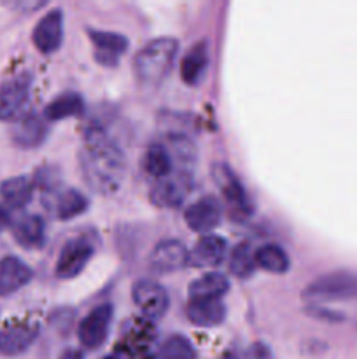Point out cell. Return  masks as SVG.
Instances as JSON below:
<instances>
[{
  "label": "cell",
  "instance_id": "cell-1",
  "mask_svg": "<svg viewBox=\"0 0 357 359\" xmlns=\"http://www.w3.org/2000/svg\"><path fill=\"white\" fill-rule=\"evenodd\" d=\"M83 177L91 191L108 196L121 188L126 175V156L105 130L93 126L84 133L79 154Z\"/></svg>",
  "mask_w": 357,
  "mask_h": 359
},
{
  "label": "cell",
  "instance_id": "cell-2",
  "mask_svg": "<svg viewBox=\"0 0 357 359\" xmlns=\"http://www.w3.org/2000/svg\"><path fill=\"white\" fill-rule=\"evenodd\" d=\"M178 42L174 37H158L144 46L135 56V76L142 86L156 88L168 76L177 56Z\"/></svg>",
  "mask_w": 357,
  "mask_h": 359
},
{
  "label": "cell",
  "instance_id": "cell-3",
  "mask_svg": "<svg viewBox=\"0 0 357 359\" xmlns=\"http://www.w3.org/2000/svg\"><path fill=\"white\" fill-rule=\"evenodd\" d=\"M303 300L310 304L357 300V273L336 270L321 276L303 291Z\"/></svg>",
  "mask_w": 357,
  "mask_h": 359
},
{
  "label": "cell",
  "instance_id": "cell-4",
  "mask_svg": "<svg viewBox=\"0 0 357 359\" xmlns=\"http://www.w3.org/2000/svg\"><path fill=\"white\" fill-rule=\"evenodd\" d=\"M132 298L142 311L144 318L150 323H158L167 316L170 307V297L161 284L149 279H140L133 284Z\"/></svg>",
  "mask_w": 357,
  "mask_h": 359
},
{
  "label": "cell",
  "instance_id": "cell-5",
  "mask_svg": "<svg viewBox=\"0 0 357 359\" xmlns=\"http://www.w3.org/2000/svg\"><path fill=\"white\" fill-rule=\"evenodd\" d=\"M94 256V248L88 238L76 237L70 238L59 251L58 259H56L55 273L58 279H74L79 276L91 258Z\"/></svg>",
  "mask_w": 357,
  "mask_h": 359
},
{
  "label": "cell",
  "instance_id": "cell-6",
  "mask_svg": "<svg viewBox=\"0 0 357 359\" xmlns=\"http://www.w3.org/2000/svg\"><path fill=\"white\" fill-rule=\"evenodd\" d=\"M31 76L28 72H21L0 84V121L14 119L30 97Z\"/></svg>",
  "mask_w": 357,
  "mask_h": 359
},
{
  "label": "cell",
  "instance_id": "cell-7",
  "mask_svg": "<svg viewBox=\"0 0 357 359\" xmlns=\"http://www.w3.org/2000/svg\"><path fill=\"white\" fill-rule=\"evenodd\" d=\"M112 314H114V309L111 304H102L94 307L80 321L79 330H77L80 346L86 349H98L104 346L108 335V328H111Z\"/></svg>",
  "mask_w": 357,
  "mask_h": 359
},
{
  "label": "cell",
  "instance_id": "cell-8",
  "mask_svg": "<svg viewBox=\"0 0 357 359\" xmlns=\"http://www.w3.org/2000/svg\"><path fill=\"white\" fill-rule=\"evenodd\" d=\"M189 263V251L182 242L175 238L161 241L153 249L149 258L150 270L156 273H174Z\"/></svg>",
  "mask_w": 357,
  "mask_h": 359
},
{
  "label": "cell",
  "instance_id": "cell-9",
  "mask_svg": "<svg viewBox=\"0 0 357 359\" xmlns=\"http://www.w3.org/2000/svg\"><path fill=\"white\" fill-rule=\"evenodd\" d=\"M189 189V175L186 172L172 174L170 177L154 181L149 191V200L160 209H175L181 205Z\"/></svg>",
  "mask_w": 357,
  "mask_h": 359
},
{
  "label": "cell",
  "instance_id": "cell-10",
  "mask_svg": "<svg viewBox=\"0 0 357 359\" xmlns=\"http://www.w3.org/2000/svg\"><path fill=\"white\" fill-rule=\"evenodd\" d=\"M34 46L42 55L58 51L63 42V13L62 9H51L38 20L31 34Z\"/></svg>",
  "mask_w": 357,
  "mask_h": 359
},
{
  "label": "cell",
  "instance_id": "cell-11",
  "mask_svg": "<svg viewBox=\"0 0 357 359\" xmlns=\"http://www.w3.org/2000/svg\"><path fill=\"white\" fill-rule=\"evenodd\" d=\"M212 177L216 181L217 188L223 193L227 205L237 212H248V196L245 193L244 186L238 181L234 172L226 163H216L212 168Z\"/></svg>",
  "mask_w": 357,
  "mask_h": 359
},
{
  "label": "cell",
  "instance_id": "cell-12",
  "mask_svg": "<svg viewBox=\"0 0 357 359\" xmlns=\"http://www.w3.org/2000/svg\"><path fill=\"white\" fill-rule=\"evenodd\" d=\"M184 221L189 230L209 235V231L217 228L220 221L219 200L214 198V196H203L186 209Z\"/></svg>",
  "mask_w": 357,
  "mask_h": 359
},
{
  "label": "cell",
  "instance_id": "cell-13",
  "mask_svg": "<svg viewBox=\"0 0 357 359\" xmlns=\"http://www.w3.org/2000/svg\"><path fill=\"white\" fill-rule=\"evenodd\" d=\"M46 195V205L55 212V216L59 221H69L74 217L80 216L86 212L88 209V198L80 191L74 188L66 189H55V191L44 193Z\"/></svg>",
  "mask_w": 357,
  "mask_h": 359
},
{
  "label": "cell",
  "instance_id": "cell-14",
  "mask_svg": "<svg viewBox=\"0 0 357 359\" xmlns=\"http://www.w3.org/2000/svg\"><path fill=\"white\" fill-rule=\"evenodd\" d=\"M38 337V328L28 323H16L0 328V354L18 356L30 349Z\"/></svg>",
  "mask_w": 357,
  "mask_h": 359
},
{
  "label": "cell",
  "instance_id": "cell-15",
  "mask_svg": "<svg viewBox=\"0 0 357 359\" xmlns=\"http://www.w3.org/2000/svg\"><path fill=\"white\" fill-rule=\"evenodd\" d=\"M88 35H90L91 42L97 48L94 58L105 67L115 65L119 56L122 53H126V49H128V39L121 34H115V32L93 30V28H90Z\"/></svg>",
  "mask_w": 357,
  "mask_h": 359
},
{
  "label": "cell",
  "instance_id": "cell-16",
  "mask_svg": "<svg viewBox=\"0 0 357 359\" xmlns=\"http://www.w3.org/2000/svg\"><path fill=\"white\" fill-rule=\"evenodd\" d=\"M34 277L30 266L16 256L0 259V297H9L27 286Z\"/></svg>",
  "mask_w": 357,
  "mask_h": 359
},
{
  "label": "cell",
  "instance_id": "cell-17",
  "mask_svg": "<svg viewBox=\"0 0 357 359\" xmlns=\"http://www.w3.org/2000/svg\"><path fill=\"white\" fill-rule=\"evenodd\" d=\"M227 252L226 238L220 235H203L196 242L195 249L189 252V263H192L198 269L206 266H219L224 262Z\"/></svg>",
  "mask_w": 357,
  "mask_h": 359
},
{
  "label": "cell",
  "instance_id": "cell-18",
  "mask_svg": "<svg viewBox=\"0 0 357 359\" xmlns=\"http://www.w3.org/2000/svg\"><path fill=\"white\" fill-rule=\"evenodd\" d=\"M209 42L198 41L181 60V79L188 86H198L209 69Z\"/></svg>",
  "mask_w": 357,
  "mask_h": 359
},
{
  "label": "cell",
  "instance_id": "cell-19",
  "mask_svg": "<svg viewBox=\"0 0 357 359\" xmlns=\"http://www.w3.org/2000/svg\"><path fill=\"white\" fill-rule=\"evenodd\" d=\"M189 321L200 328H214L226 319V307L220 300H191L186 307Z\"/></svg>",
  "mask_w": 357,
  "mask_h": 359
},
{
  "label": "cell",
  "instance_id": "cell-20",
  "mask_svg": "<svg viewBox=\"0 0 357 359\" xmlns=\"http://www.w3.org/2000/svg\"><path fill=\"white\" fill-rule=\"evenodd\" d=\"M14 241L24 249H38L46 242V223L37 214H28L13 223Z\"/></svg>",
  "mask_w": 357,
  "mask_h": 359
},
{
  "label": "cell",
  "instance_id": "cell-21",
  "mask_svg": "<svg viewBox=\"0 0 357 359\" xmlns=\"http://www.w3.org/2000/svg\"><path fill=\"white\" fill-rule=\"evenodd\" d=\"M48 135V126L44 119L38 118L37 114H27L16 123L13 128V140L16 146L23 149H34L44 142Z\"/></svg>",
  "mask_w": 357,
  "mask_h": 359
},
{
  "label": "cell",
  "instance_id": "cell-22",
  "mask_svg": "<svg viewBox=\"0 0 357 359\" xmlns=\"http://www.w3.org/2000/svg\"><path fill=\"white\" fill-rule=\"evenodd\" d=\"M35 182L28 175H14L0 184V198L10 209H23L31 202Z\"/></svg>",
  "mask_w": 357,
  "mask_h": 359
},
{
  "label": "cell",
  "instance_id": "cell-23",
  "mask_svg": "<svg viewBox=\"0 0 357 359\" xmlns=\"http://www.w3.org/2000/svg\"><path fill=\"white\" fill-rule=\"evenodd\" d=\"M230 291V280L224 273L210 272L192 280L189 286L191 300H220Z\"/></svg>",
  "mask_w": 357,
  "mask_h": 359
},
{
  "label": "cell",
  "instance_id": "cell-24",
  "mask_svg": "<svg viewBox=\"0 0 357 359\" xmlns=\"http://www.w3.org/2000/svg\"><path fill=\"white\" fill-rule=\"evenodd\" d=\"M84 112V100L79 93L66 91L49 102L44 109V118L48 121H62L66 118H77Z\"/></svg>",
  "mask_w": 357,
  "mask_h": 359
},
{
  "label": "cell",
  "instance_id": "cell-25",
  "mask_svg": "<svg viewBox=\"0 0 357 359\" xmlns=\"http://www.w3.org/2000/svg\"><path fill=\"white\" fill-rule=\"evenodd\" d=\"M144 170L154 179L161 181L174 174V160L163 144H153L144 154Z\"/></svg>",
  "mask_w": 357,
  "mask_h": 359
},
{
  "label": "cell",
  "instance_id": "cell-26",
  "mask_svg": "<svg viewBox=\"0 0 357 359\" xmlns=\"http://www.w3.org/2000/svg\"><path fill=\"white\" fill-rule=\"evenodd\" d=\"M255 265L270 273H286L289 272L290 262L287 252L276 244H265L254 252Z\"/></svg>",
  "mask_w": 357,
  "mask_h": 359
},
{
  "label": "cell",
  "instance_id": "cell-27",
  "mask_svg": "<svg viewBox=\"0 0 357 359\" xmlns=\"http://www.w3.org/2000/svg\"><path fill=\"white\" fill-rule=\"evenodd\" d=\"M154 359H196V349L186 337L172 335L161 344Z\"/></svg>",
  "mask_w": 357,
  "mask_h": 359
},
{
  "label": "cell",
  "instance_id": "cell-28",
  "mask_svg": "<svg viewBox=\"0 0 357 359\" xmlns=\"http://www.w3.org/2000/svg\"><path fill=\"white\" fill-rule=\"evenodd\" d=\"M255 270V259L247 242L234 245L233 252L230 255V272L238 279H247Z\"/></svg>",
  "mask_w": 357,
  "mask_h": 359
},
{
  "label": "cell",
  "instance_id": "cell-29",
  "mask_svg": "<svg viewBox=\"0 0 357 359\" xmlns=\"http://www.w3.org/2000/svg\"><path fill=\"white\" fill-rule=\"evenodd\" d=\"M6 6L13 7V9L27 11V13H30V11H37L41 9V7H44L46 2H35V0H16V2H6Z\"/></svg>",
  "mask_w": 357,
  "mask_h": 359
},
{
  "label": "cell",
  "instance_id": "cell-30",
  "mask_svg": "<svg viewBox=\"0 0 357 359\" xmlns=\"http://www.w3.org/2000/svg\"><path fill=\"white\" fill-rule=\"evenodd\" d=\"M251 359H272V354H270V349L262 344H255L251 349Z\"/></svg>",
  "mask_w": 357,
  "mask_h": 359
},
{
  "label": "cell",
  "instance_id": "cell-31",
  "mask_svg": "<svg viewBox=\"0 0 357 359\" xmlns=\"http://www.w3.org/2000/svg\"><path fill=\"white\" fill-rule=\"evenodd\" d=\"M308 314L315 316V318H328V319H342V316H336L335 312H326L324 309H317V307H310Z\"/></svg>",
  "mask_w": 357,
  "mask_h": 359
},
{
  "label": "cell",
  "instance_id": "cell-32",
  "mask_svg": "<svg viewBox=\"0 0 357 359\" xmlns=\"http://www.w3.org/2000/svg\"><path fill=\"white\" fill-rule=\"evenodd\" d=\"M58 359H84V354L79 349H66Z\"/></svg>",
  "mask_w": 357,
  "mask_h": 359
},
{
  "label": "cell",
  "instance_id": "cell-33",
  "mask_svg": "<svg viewBox=\"0 0 357 359\" xmlns=\"http://www.w3.org/2000/svg\"><path fill=\"white\" fill-rule=\"evenodd\" d=\"M10 224V217L7 214V210L0 205V233L4 231V228H7Z\"/></svg>",
  "mask_w": 357,
  "mask_h": 359
},
{
  "label": "cell",
  "instance_id": "cell-34",
  "mask_svg": "<svg viewBox=\"0 0 357 359\" xmlns=\"http://www.w3.org/2000/svg\"><path fill=\"white\" fill-rule=\"evenodd\" d=\"M104 359H122V358H119L118 354H112V356H105Z\"/></svg>",
  "mask_w": 357,
  "mask_h": 359
}]
</instances>
